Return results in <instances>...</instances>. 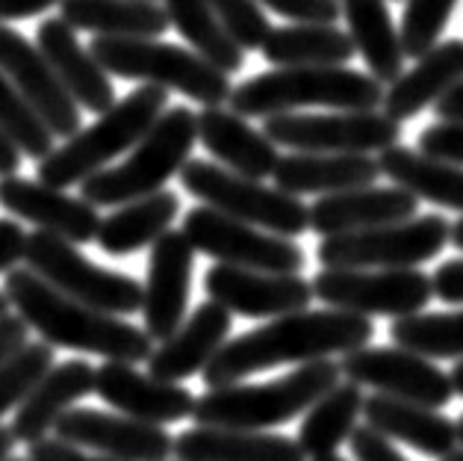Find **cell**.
I'll return each mask as SVG.
<instances>
[{
  "instance_id": "1",
  "label": "cell",
  "mask_w": 463,
  "mask_h": 461,
  "mask_svg": "<svg viewBox=\"0 0 463 461\" xmlns=\"http://www.w3.org/2000/svg\"><path fill=\"white\" fill-rule=\"evenodd\" d=\"M372 337V317L340 308H304L233 337L213 355L201 376L207 388H224L280 364H310L319 358L354 352L360 346H369Z\"/></svg>"
},
{
  "instance_id": "2",
  "label": "cell",
  "mask_w": 463,
  "mask_h": 461,
  "mask_svg": "<svg viewBox=\"0 0 463 461\" xmlns=\"http://www.w3.org/2000/svg\"><path fill=\"white\" fill-rule=\"evenodd\" d=\"M4 293L15 313L51 346L100 355L107 361L139 364L154 352V337L116 313L89 308L83 302L60 293L33 269H9Z\"/></svg>"
},
{
  "instance_id": "3",
  "label": "cell",
  "mask_w": 463,
  "mask_h": 461,
  "mask_svg": "<svg viewBox=\"0 0 463 461\" xmlns=\"http://www.w3.org/2000/svg\"><path fill=\"white\" fill-rule=\"evenodd\" d=\"M383 83L369 72L348 65H289L251 77L228 98V107L242 119H269L301 107L325 110H378Z\"/></svg>"
},
{
  "instance_id": "4",
  "label": "cell",
  "mask_w": 463,
  "mask_h": 461,
  "mask_svg": "<svg viewBox=\"0 0 463 461\" xmlns=\"http://www.w3.org/2000/svg\"><path fill=\"white\" fill-rule=\"evenodd\" d=\"M340 361L298 364V370L263 385H224L210 388L195 399L192 420L198 426H224V429H272L304 414L316 399H322L334 385H340Z\"/></svg>"
},
{
  "instance_id": "5",
  "label": "cell",
  "mask_w": 463,
  "mask_h": 461,
  "mask_svg": "<svg viewBox=\"0 0 463 461\" xmlns=\"http://www.w3.org/2000/svg\"><path fill=\"white\" fill-rule=\"evenodd\" d=\"M168 110V89L142 83L130 95L116 101L107 112H100L95 125L80 128L62 145L39 160V181L56 189H69L83 184L100 168H107L109 160L130 151L145 133L154 128V121Z\"/></svg>"
},
{
  "instance_id": "6",
  "label": "cell",
  "mask_w": 463,
  "mask_h": 461,
  "mask_svg": "<svg viewBox=\"0 0 463 461\" xmlns=\"http://www.w3.org/2000/svg\"><path fill=\"white\" fill-rule=\"evenodd\" d=\"M198 142V112L189 107L165 110L154 128L133 145L130 157L118 166H107L80 184L83 198L95 207H121L163 189L180 168L189 163V154Z\"/></svg>"
},
{
  "instance_id": "7",
  "label": "cell",
  "mask_w": 463,
  "mask_h": 461,
  "mask_svg": "<svg viewBox=\"0 0 463 461\" xmlns=\"http://www.w3.org/2000/svg\"><path fill=\"white\" fill-rule=\"evenodd\" d=\"M89 51L104 65L107 74L163 86L168 92H180L204 107L228 104L233 92L231 74L219 72L216 65H210L204 56H198L192 48H180V44L172 42H156L142 36H95Z\"/></svg>"
},
{
  "instance_id": "8",
  "label": "cell",
  "mask_w": 463,
  "mask_h": 461,
  "mask_svg": "<svg viewBox=\"0 0 463 461\" xmlns=\"http://www.w3.org/2000/svg\"><path fill=\"white\" fill-rule=\"evenodd\" d=\"M180 184L207 207L257 225L263 231L280 234V237L292 240L310 231V207L298 196H289L278 187H266L254 178L236 175L224 166L189 160L180 168Z\"/></svg>"
},
{
  "instance_id": "9",
  "label": "cell",
  "mask_w": 463,
  "mask_h": 461,
  "mask_svg": "<svg viewBox=\"0 0 463 461\" xmlns=\"http://www.w3.org/2000/svg\"><path fill=\"white\" fill-rule=\"evenodd\" d=\"M451 222L439 213L411 216L378 228L322 237L316 261L325 269H413L446 249Z\"/></svg>"
},
{
  "instance_id": "10",
  "label": "cell",
  "mask_w": 463,
  "mask_h": 461,
  "mask_svg": "<svg viewBox=\"0 0 463 461\" xmlns=\"http://www.w3.org/2000/svg\"><path fill=\"white\" fill-rule=\"evenodd\" d=\"M24 264L60 293L83 302L89 308L116 313V317H130V313L142 311L145 290L137 278L92 264L86 255L77 252L74 243L56 237V234L39 228L27 234Z\"/></svg>"
},
{
  "instance_id": "11",
  "label": "cell",
  "mask_w": 463,
  "mask_h": 461,
  "mask_svg": "<svg viewBox=\"0 0 463 461\" xmlns=\"http://www.w3.org/2000/svg\"><path fill=\"white\" fill-rule=\"evenodd\" d=\"M263 133L275 145L319 154H381L402 142V121L378 110L278 112L263 119Z\"/></svg>"
},
{
  "instance_id": "12",
  "label": "cell",
  "mask_w": 463,
  "mask_h": 461,
  "mask_svg": "<svg viewBox=\"0 0 463 461\" xmlns=\"http://www.w3.org/2000/svg\"><path fill=\"white\" fill-rule=\"evenodd\" d=\"M313 296L327 308L352 311L360 317H411L434 299L431 275L413 269H319Z\"/></svg>"
},
{
  "instance_id": "13",
  "label": "cell",
  "mask_w": 463,
  "mask_h": 461,
  "mask_svg": "<svg viewBox=\"0 0 463 461\" xmlns=\"http://www.w3.org/2000/svg\"><path fill=\"white\" fill-rule=\"evenodd\" d=\"M186 240L192 249L213 257L219 264L242 266V269H263V273H301L304 252L289 237L263 231L257 225H248L219 213L207 205L192 207L184 216Z\"/></svg>"
},
{
  "instance_id": "14",
  "label": "cell",
  "mask_w": 463,
  "mask_h": 461,
  "mask_svg": "<svg viewBox=\"0 0 463 461\" xmlns=\"http://www.w3.org/2000/svg\"><path fill=\"white\" fill-rule=\"evenodd\" d=\"M340 370L360 388L420 402L428 408H446L455 397L449 373H443L431 358L402 350V346H360L343 355Z\"/></svg>"
},
{
  "instance_id": "15",
  "label": "cell",
  "mask_w": 463,
  "mask_h": 461,
  "mask_svg": "<svg viewBox=\"0 0 463 461\" xmlns=\"http://www.w3.org/2000/svg\"><path fill=\"white\" fill-rule=\"evenodd\" d=\"M0 72L30 101L56 139H69L83 128V110L60 83L39 44L6 24H0Z\"/></svg>"
},
{
  "instance_id": "16",
  "label": "cell",
  "mask_w": 463,
  "mask_h": 461,
  "mask_svg": "<svg viewBox=\"0 0 463 461\" xmlns=\"http://www.w3.org/2000/svg\"><path fill=\"white\" fill-rule=\"evenodd\" d=\"M204 290L222 308L251 320H275L284 317V313H296L310 308V302L316 299L313 284L307 278H301V273L284 275L228 264H216L207 269Z\"/></svg>"
},
{
  "instance_id": "17",
  "label": "cell",
  "mask_w": 463,
  "mask_h": 461,
  "mask_svg": "<svg viewBox=\"0 0 463 461\" xmlns=\"http://www.w3.org/2000/svg\"><path fill=\"white\" fill-rule=\"evenodd\" d=\"M53 435L118 461H168L175 456V437L163 426L98 408H69L56 420Z\"/></svg>"
},
{
  "instance_id": "18",
  "label": "cell",
  "mask_w": 463,
  "mask_h": 461,
  "mask_svg": "<svg viewBox=\"0 0 463 461\" xmlns=\"http://www.w3.org/2000/svg\"><path fill=\"white\" fill-rule=\"evenodd\" d=\"M192 266H195V249L184 231H165L151 245L148 278H145V331L154 341L172 337L186 320L189 293H192Z\"/></svg>"
},
{
  "instance_id": "19",
  "label": "cell",
  "mask_w": 463,
  "mask_h": 461,
  "mask_svg": "<svg viewBox=\"0 0 463 461\" xmlns=\"http://www.w3.org/2000/svg\"><path fill=\"white\" fill-rule=\"evenodd\" d=\"M95 393L112 411L154 426L186 420L195 411V397L180 381H165L151 373L145 376L124 361L95 367Z\"/></svg>"
},
{
  "instance_id": "20",
  "label": "cell",
  "mask_w": 463,
  "mask_h": 461,
  "mask_svg": "<svg viewBox=\"0 0 463 461\" xmlns=\"http://www.w3.org/2000/svg\"><path fill=\"white\" fill-rule=\"evenodd\" d=\"M0 207L74 245L92 243L100 228L98 207L86 198H71L65 189L18 175L0 178Z\"/></svg>"
},
{
  "instance_id": "21",
  "label": "cell",
  "mask_w": 463,
  "mask_h": 461,
  "mask_svg": "<svg viewBox=\"0 0 463 461\" xmlns=\"http://www.w3.org/2000/svg\"><path fill=\"white\" fill-rule=\"evenodd\" d=\"M36 44L44 53V60L51 62L56 77H60V83L77 101V107L100 116V112H107L116 104V89H112L109 74L95 60V53L83 48L80 39H77V30L69 21L65 18L42 21Z\"/></svg>"
},
{
  "instance_id": "22",
  "label": "cell",
  "mask_w": 463,
  "mask_h": 461,
  "mask_svg": "<svg viewBox=\"0 0 463 461\" xmlns=\"http://www.w3.org/2000/svg\"><path fill=\"white\" fill-rule=\"evenodd\" d=\"M416 196L402 187H357L343 193L319 196L310 205V231L319 237H336V234H352L378 228V225L404 222L416 216Z\"/></svg>"
},
{
  "instance_id": "23",
  "label": "cell",
  "mask_w": 463,
  "mask_h": 461,
  "mask_svg": "<svg viewBox=\"0 0 463 461\" xmlns=\"http://www.w3.org/2000/svg\"><path fill=\"white\" fill-rule=\"evenodd\" d=\"M231 311L219 302H204L189 313V320L172 334L160 341V346L148 358V373L165 381H184L201 373L231 337Z\"/></svg>"
},
{
  "instance_id": "24",
  "label": "cell",
  "mask_w": 463,
  "mask_h": 461,
  "mask_svg": "<svg viewBox=\"0 0 463 461\" xmlns=\"http://www.w3.org/2000/svg\"><path fill=\"white\" fill-rule=\"evenodd\" d=\"M198 142L216 157V160L236 175L263 178L275 175L280 160L278 145L263 130H254L248 121L231 107H204L198 112Z\"/></svg>"
},
{
  "instance_id": "25",
  "label": "cell",
  "mask_w": 463,
  "mask_h": 461,
  "mask_svg": "<svg viewBox=\"0 0 463 461\" xmlns=\"http://www.w3.org/2000/svg\"><path fill=\"white\" fill-rule=\"evenodd\" d=\"M364 418L375 432L390 441L408 444L416 453L446 458L455 453L458 444V423L439 414V408H428L420 402L395 399L387 393H369L364 402Z\"/></svg>"
},
{
  "instance_id": "26",
  "label": "cell",
  "mask_w": 463,
  "mask_h": 461,
  "mask_svg": "<svg viewBox=\"0 0 463 461\" xmlns=\"http://www.w3.org/2000/svg\"><path fill=\"white\" fill-rule=\"evenodd\" d=\"M463 81V42H437L431 51L416 56L411 72H402L399 81L383 89L381 110L395 121H408L422 110L434 107L449 89Z\"/></svg>"
},
{
  "instance_id": "27",
  "label": "cell",
  "mask_w": 463,
  "mask_h": 461,
  "mask_svg": "<svg viewBox=\"0 0 463 461\" xmlns=\"http://www.w3.org/2000/svg\"><path fill=\"white\" fill-rule=\"evenodd\" d=\"M89 393H95V367L74 358V361L53 364L48 373L39 379L24 402L15 408L13 418V435L21 444H33L48 437L56 420L69 411L74 402H80Z\"/></svg>"
},
{
  "instance_id": "28",
  "label": "cell",
  "mask_w": 463,
  "mask_h": 461,
  "mask_svg": "<svg viewBox=\"0 0 463 461\" xmlns=\"http://www.w3.org/2000/svg\"><path fill=\"white\" fill-rule=\"evenodd\" d=\"M272 178L275 187L289 196H331L343 193V189L372 187L381 178V166L372 154L298 151L280 157Z\"/></svg>"
},
{
  "instance_id": "29",
  "label": "cell",
  "mask_w": 463,
  "mask_h": 461,
  "mask_svg": "<svg viewBox=\"0 0 463 461\" xmlns=\"http://www.w3.org/2000/svg\"><path fill=\"white\" fill-rule=\"evenodd\" d=\"M177 461H307L296 437L263 429L195 426L175 437Z\"/></svg>"
},
{
  "instance_id": "30",
  "label": "cell",
  "mask_w": 463,
  "mask_h": 461,
  "mask_svg": "<svg viewBox=\"0 0 463 461\" xmlns=\"http://www.w3.org/2000/svg\"><path fill=\"white\" fill-rule=\"evenodd\" d=\"M345 33L354 51L364 56L369 74L378 83L399 81L404 72L402 33L392 24L387 0H340Z\"/></svg>"
},
{
  "instance_id": "31",
  "label": "cell",
  "mask_w": 463,
  "mask_h": 461,
  "mask_svg": "<svg viewBox=\"0 0 463 461\" xmlns=\"http://www.w3.org/2000/svg\"><path fill=\"white\" fill-rule=\"evenodd\" d=\"M381 175H387L395 187L408 189L420 201L458 210L463 216V166L437 160L420 149H404L392 145L378 154Z\"/></svg>"
},
{
  "instance_id": "32",
  "label": "cell",
  "mask_w": 463,
  "mask_h": 461,
  "mask_svg": "<svg viewBox=\"0 0 463 461\" xmlns=\"http://www.w3.org/2000/svg\"><path fill=\"white\" fill-rule=\"evenodd\" d=\"M62 15L74 30L112 39H156L172 27L156 0H62Z\"/></svg>"
},
{
  "instance_id": "33",
  "label": "cell",
  "mask_w": 463,
  "mask_h": 461,
  "mask_svg": "<svg viewBox=\"0 0 463 461\" xmlns=\"http://www.w3.org/2000/svg\"><path fill=\"white\" fill-rule=\"evenodd\" d=\"M177 213H180V198L175 193H168V189H156V193L145 198L128 201L116 213H109L107 219H100L95 243L107 255L116 257L133 255L160 240L172 228Z\"/></svg>"
},
{
  "instance_id": "34",
  "label": "cell",
  "mask_w": 463,
  "mask_h": 461,
  "mask_svg": "<svg viewBox=\"0 0 463 461\" xmlns=\"http://www.w3.org/2000/svg\"><path fill=\"white\" fill-rule=\"evenodd\" d=\"M260 53L275 69H289V65H348L357 51L352 36L336 24H287L269 30Z\"/></svg>"
},
{
  "instance_id": "35",
  "label": "cell",
  "mask_w": 463,
  "mask_h": 461,
  "mask_svg": "<svg viewBox=\"0 0 463 461\" xmlns=\"http://www.w3.org/2000/svg\"><path fill=\"white\" fill-rule=\"evenodd\" d=\"M364 402H366L364 388L348 379L334 385L322 399H316L304 411L301 429L296 437L304 453H307V458L336 453L357 429V418L364 414Z\"/></svg>"
},
{
  "instance_id": "36",
  "label": "cell",
  "mask_w": 463,
  "mask_h": 461,
  "mask_svg": "<svg viewBox=\"0 0 463 461\" xmlns=\"http://www.w3.org/2000/svg\"><path fill=\"white\" fill-rule=\"evenodd\" d=\"M165 15L184 42L219 72L233 74L245 65V51L222 24L210 0H165Z\"/></svg>"
},
{
  "instance_id": "37",
  "label": "cell",
  "mask_w": 463,
  "mask_h": 461,
  "mask_svg": "<svg viewBox=\"0 0 463 461\" xmlns=\"http://www.w3.org/2000/svg\"><path fill=\"white\" fill-rule=\"evenodd\" d=\"M395 346L425 358H463V311L451 313H411L390 325Z\"/></svg>"
},
{
  "instance_id": "38",
  "label": "cell",
  "mask_w": 463,
  "mask_h": 461,
  "mask_svg": "<svg viewBox=\"0 0 463 461\" xmlns=\"http://www.w3.org/2000/svg\"><path fill=\"white\" fill-rule=\"evenodd\" d=\"M0 128H4L13 142L21 149V154L33 160H44L56 149V137L44 125L42 116L30 107V101L15 89V83L0 72Z\"/></svg>"
},
{
  "instance_id": "39",
  "label": "cell",
  "mask_w": 463,
  "mask_h": 461,
  "mask_svg": "<svg viewBox=\"0 0 463 461\" xmlns=\"http://www.w3.org/2000/svg\"><path fill=\"white\" fill-rule=\"evenodd\" d=\"M51 367H53V346L44 341L21 346L15 355L0 361V418L6 411L18 408Z\"/></svg>"
},
{
  "instance_id": "40",
  "label": "cell",
  "mask_w": 463,
  "mask_h": 461,
  "mask_svg": "<svg viewBox=\"0 0 463 461\" xmlns=\"http://www.w3.org/2000/svg\"><path fill=\"white\" fill-rule=\"evenodd\" d=\"M458 0H408L402 18V48L404 56H422L431 51L449 27L451 13H455Z\"/></svg>"
},
{
  "instance_id": "41",
  "label": "cell",
  "mask_w": 463,
  "mask_h": 461,
  "mask_svg": "<svg viewBox=\"0 0 463 461\" xmlns=\"http://www.w3.org/2000/svg\"><path fill=\"white\" fill-rule=\"evenodd\" d=\"M210 6L216 9L222 24L228 27V33L242 51L263 48L272 24H269L263 6H260L257 0H210Z\"/></svg>"
},
{
  "instance_id": "42",
  "label": "cell",
  "mask_w": 463,
  "mask_h": 461,
  "mask_svg": "<svg viewBox=\"0 0 463 461\" xmlns=\"http://www.w3.org/2000/svg\"><path fill=\"white\" fill-rule=\"evenodd\" d=\"M257 4L289 18L292 24H336L343 18L340 0H257Z\"/></svg>"
},
{
  "instance_id": "43",
  "label": "cell",
  "mask_w": 463,
  "mask_h": 461,
  "mask_svg": "<svg viewBox=\"0 0 463 461\" xmlns=\"http://www.w3.org/2000/svg\"><path fill=\"white\" fill-rule=\"evenodd\" d=\"M420 151L463 166V121H437L420 133Z\"/></svg>"
},
{
  "instance_id": "44",
  "label": "cell",
  "mask_w": 463,
  "mask_h": 461,
  "mask_svg": "<svg viewBox=\"0 0 463 461\" xmlns=\"http://www.w3.org/2000/svg\"><path fill=\"white\" fill-rule=\"evenodd\" d=\"M348 447H352V453L357 461H408L399 449L392 447L390 437H383L381 432H375L372 426H357L348 437Z\"/></svg>"
},
{
  "instance_id": "45",
  "label": "cell",
  "mask_w": 463,
  "mask_h": 461,
  "mask_svg": "<svg viewBox=\"0 0 463 461\" xmlns=\"http://www.w3.org/2000/svg\"><path fill=\"white\" fill-rule=\"evenodd\" d=\"M27 461H118L109 456H89L77 444L60 441V437H42L27 444Z\"/></svg>"
},
{
  "instance_id": "46",
  "label": "cell",
  "mask_w": 463,
  "mask_h": 461,
  "mask_svg": "<svg viewBox=\"0 0 463 461\" xmlns=\"http://www.w3.org/2000/svg\"><path fill=\"white\" fill-rule=\"evenodd\" d=\"M434 296L449 305H463V257L446 261L437 266V273L431 275Z\"/></svg>"
},
{
  "instance_id": "47",
  "label": "cell",
  "mask_w": 463,
  "mask_h": 461,
  "mask_svg": "<svg viewBox=\"0 0 463 461\" xmlns=\"http://www.w3.org/2000/svg\"><path fill=\"white\" fill-rule=\"evenodd\" d=\"M27 231L15 219H0V273L15 269L18 261H24Z\"/></svg>"
},
{
  "instance_id": "48",
  "label": "cell",
  "mask_w": 463,
  "mask_h": 461,
  "mask_svg": "<svg viewBox=\"0 0 463 461\" xmlns=\"http://www.w3.org/2000/svg\"><path fill=\"white\" fill-rule=\"evenodd\" d=\"M27 331H30V325L21 320L18 313L0 317V361H6L21 346H27Z\"/></svg>"
},
{
  "instance_id": "49",
  "label": "cell",
  "mask_w": 463,
  "mask_h": 461,
  "mask_svg": "<svg viewBox=\"0 0 463 461\" xmlns=\"http://www.w3.org/2000/svg\"><path fill=\"white\" fill-rule=\"evenodd\" d=\"M62 0H0V24L4 21H21V18H36L48 13L51 6H60Z\"/></svg>"
},
{
  "instance_id": "50",
  "label": "cell",
  "mask_w": 463,
  "mask_h": 461,
  "mask_svg": "<svg viewBox=\"0 0 463 461\" xmlns=\"http://www.w3.org/2000/svg\"><path fill=\"white\" fill-rule=\"evenodd\" d=\"M434 116L439 121H463V81L437 101Z\"/></svg>"
},
{
  "instance_id": "51",
  "label": "cell",
  "mask_w": 463,
  "mask_h": 461,
  "mask_svg": "<svg viewBox=\"0 0 463 461\" xmlns=\"http://www.w3.org/2000/svg\"><path fill=\"white\" fill-rule=\"evenodd\" d=\"M18 168H21V149L13 142V137L0 128V178L18 175Z\"/></svg>"
},
{
  "instance_id": "52",
  "label": "cell",
  "mask_w": 463,
  "mask_h": 461,
  "mask_svg": "<svg viewBox=\"0 0 463 461\" xmlns=\"http://www.w3.org/2000/svg\"><path fill=\"white\" fill-rule=\"evenodd\" d=\"M15 435L9 426H0V461H9L13 458V449H15Z\"/></svg>"
},
{
  "instance_id": "53",
  "label": "cell",
  "mask_w": 463,
  "mask_h": 461,
  "mask_svg": "<svg viewBox=\"0 0 463 461\" xmlns=\"http://www.w3.org/2000/svg\"><path fill=\"white\" fill-rule=\"evenodd\" d=\"M449 379H451V388H455L458 397H463V358H458V364L449 373Z\"/></svg>"
},
{
  "instance_id": "54",
  "label": "cell",
  "mask_w": 463,
  "mask_h": 461,
  "mask_svg": "<svg viewBox=\"0 0 463 461\" xmlns=\"http://www.w3.org/2000/svg\"><path fill=\"white\" fill-rule=\"evenodd\" d=\"M449 243L455 245L458 252H463V216H460L455 225H451V237H449Z\"/></svg>"
},
{
  "instance_id": "55",
  "label": "cell",
  "mask_w": 463,
  "mask_h": 461,
  "mask_svg": "<svg viewBox=\"0 0 463 461\" xmlns=\"http://www.w3.org/2000/svg\"><path fill=\"white\" fill-rule=\"evenodd\" d=\"M9 308H13V305H9L6 293H4V290H0V317H6V313H9Z\"/></svg>"
},
{
  "instance_id": "56",
  "label": "cell",
  "mask_w": 463,
  "mask_h": 461,
  "mask_svg": "<svg viewBox=\"0 0 463 461\" xmlns=\"http://www.w3.org/2000/svg\"><path fill=\"white\" fill-rule=\"evenodd\" d=\"M310 461H345L343 456H336V453H327V456H316V458H310Z\"/></svg>"
},
{
  "instance_id": "57",
  "label": "cell",
  "mask_w": 463,
  "mask_h": 461,
  "mask_svg": "<svg viewBox=\"0 0 463 461\" xmlns=\"http://www.w3.org/2000/svg\"><path fill=\"white\" fill-rule=\"evenodd\" d=\"M439 461H463V447H458L455 453H449L446 458H439Z\"/></svg>"
},
{
  "instance_id": "58",
  "label": "cell",
  "mask_w": 463,
  "mask_h": 461,
  "mask_svg": "<svg viewBox=\"0 0 463 461\" xmlns=\"http://www.w3.org/2000/svg\"><path fill=\"white\" fill-rule=\"evenodd\" d=\"M458 444L463 447V414H460V420H458Z\"/></svg>"
},
{
  "instance_id": "59",
  "label": "cell",
  "mask_w": 463,
  "mask_h": 461,
  "mask_svg": "<svg viewBox=\"0 0 463 461\" xmlns=\"http://www.w3.org/2000/svg\"><path fill=\"white\" fill-rule=\"evenodd\" d=\"M9 461H27V458H9Z\"/></svg>"
}]
</instances>
